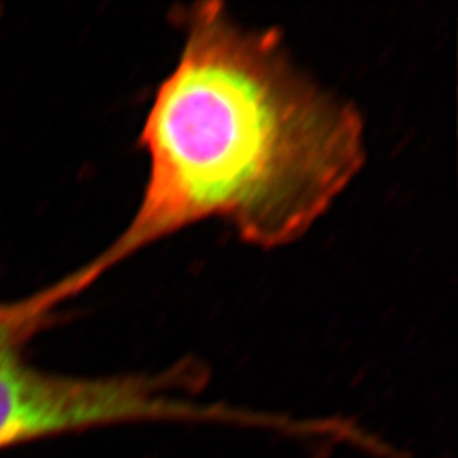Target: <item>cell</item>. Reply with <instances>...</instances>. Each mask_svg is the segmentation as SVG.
Returning <instances> with one entry per match:
<instances>
[{"label": "cell", "mask_w": 458, "mask_h": 458, "mask_svg": "<svg viewBox=\"0 0 458 458\" xmlns=\"http://www.w3.org/2000/svg\"><path fill=\"white\" fill-rule=\"evenodd\" d=\"M58 299L56 287L38 299L0 302V450L102 426L174 421L243 426V408L202 404L177 395L200 386L202 369L183 361L162 374L56 376L34 369L24 344Z\"/></svg>", "instance_id": "2"}, {"label": "cell", "mask_w": 458, "mask_h": 458, "mask_svg": "<svg viewBox=\"0 0 458 458\" xmlns=\"http://www.w3.org/2000/svg\"><path fill=\"white\" fill-rule=\"evenodd\" d=\"M182 49L140 132L147 182L130 225L77 276L104 272L182 229L225 221L263 250L293 245L367 160L365 123L299 68L277 30L219 2L175 11Z\"/></svg>", "instance_id": "1"}]
</instances>
